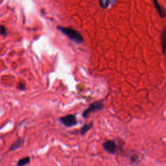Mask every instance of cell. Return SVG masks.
Here are the masks:
<instances>
[{
    "mask_svg": "<svg viewBox=\"0 0 166 166\" xmlns=\"http://www.w3.org/2000/svg\"><path fill=\"white\" fill-rule=\"evenodd\" d=\"M57 29L65 35L67 37L71 40L73 42L77 44H81L84 42V38L82 37V35L75 29H73L71 27H65L62 26L57 27Z\"/></svg>",
    "mask_w": 166,
    "mask_h": 166,
    "instance_id": "6da1fadb",
    "label": "cell"
},
{
    "mask_svg": "<svg viewBox=\"0 0 166 166\" xmlns=\"http://www.w3.org/2000/svg\"><path fill=\"white\" fill-rule=\"evenodd\" d=\"M103 107L104 105L103 104V101H95V102L90 104L89 107L82 112V116L85 118H86L88 117V116L91 113L98 112L101 110H102Z\"/></svg>",
    "mask_w": 166,
    "mask_h": 166,
    "instance_id": "7a4b0ae2",
    "label": "cell"
},
{
    "mask_svg": "<svg viewBox=\"0 0 166 166\" xmlns=\"http://www.w3.org/2000/svg\"><path fill=\"white\" fill-rule=\"evenodd\" d=\"M61 121L64 126L67 127H71L75 126L77 124V120L76 116L74 114H68L65 116L61 117L59 119Z\"/></svg>",
    "mask_w": 166,
    "mask_h": 166,
    "instance_id": "3957f363",
    "label": "cell"
},
{
    "mask_svg": "<svg viewBox=\"0 0 166 166\" xmlns=\"http://www.w3.org/2000/svg\"><path fill=\"white\" fill-rule=\"evenodd\" d=\"M104 149L110 154H116L117 151V145L114 141L107 140L103 144Z\"/></svg>",
    "mask_w": 166,
    "mask_h": 166,
    "instance_id": "277c9868",
    "label": "cell"
},
{
    "mask_svg": "<svg viewBox=\"0 0 166 166\" xmlns=\"http://www.w3.org/2000/svg\"><path fill=\"white\" fill-rule=\"evenodd\" d=\"M153 3L156 10L157 11L160 16L162 18H165L166 17V11L164 7L161 5L160 3L158 1H156V0H154Z\"/></svg>",
    "mask_w": 166,
    "mask_h": 166,
    "instance_id": "5b68a950",
    "label": "cell"
},
{
    "mask_svg": "<svg viewBox=\"0 0 166 166\" xmlns=\"http://www.w3.org/2000/svg\"><path fill=\"white\" fill-rule=\"evenodd\" d=\"M25 140L23 139L22 138H18L17 140L14 143V144L11 146L10 148H9L8 152H12V151H15L18 149H19L21 147L23 146V145L24 144Z\"/></svg>",
    "mask_w": 166,
    "mask_h": 166,
    "instance_id": "8992f818",
    "label": "cell"
},
{
    "mask_svg": "<svg viewBox=\"0 0 166 166\" xmlns=\"http://www.w3.org/2000/svg\"><path fill=\"white\" fill-rule=\"evenodd\" d=\"M99 3L101 8H103L104 9H107L109 8L110 7L114 5L115 3H116V2L110 1V0H100V1L99 2Z\"/></svg>",
    "mask_w": 166,
    "mask_h": 166,
    "instance_id": "52a82bcc",
    "label": "cell"
},
{
    "mask_svg": "<svg viewBox=\"0 0 166 166\" xmlns=\"http://www.w3.org/2000/svg\"><path fill=\"white\" fill-rule=\"evenodd\" d=\"M161 45L163 54L165 55L166 53V29H164L162 35H161Z\"/></svg>",
    "mask_w": 166,
    "mask_h": 166,
    "instance_id": "ba28073f",
    "label": "cell"
},
{
    "mask_svg": "<svg viewBox=\"0 0 166 166\" xmlns=\"http://www.w3.org/2000/svg\"><path fill=\"white\" fill-rule=\"evenodd\" d=\"M31 162V158L29 156H25L22 158H20L16 164V166H25L29 165Z\"/></svg>",
    "mask_w": 166,
    "mask_h": 166,
    "instance_id": "9c48e42d",
    "label": "cell"
},
{
    "mask_svg": "<svg viewBox=\"0 0 166 166\" xmlns=\"http://www.w3.org/2000/svg\"><path fill=\"white\" fill-rule=\"evenodd\" d=\"M93 126V123H90L88 124H85L84 125H83L81 128V134L82 135H84L89 130H90V128Z\"/></svg>",
    "mask_w": 166,
    "mask_h": 166,
    "instance_id": "30bf717a",
    "label": "cell"
},
{
    "mask_svg": "<svg viewBox=\"0 0 166 166\" xmlns=\"http://www.w3.org/2000/svg\"><path fill=\"white\" fill-rule=\"evenodd\" d=\"M0 35L6 36L7 35V29L5 26L0 25Z\"/></svg>",
    "mask_w": 166,
    "mask_h": 166,
    "instance_id": "8fae6325",
    "label": "cell"
},
{
    "mask_svg": "<svg viewBox=\"0 0 166 166\" xmlns=\"http://www.w3.org/2000/svg\"><path fill=\"white\" fill-rule=\"evenodd\" d=\"M18 88L20 90H22V91L25 90V85L23 84V83H20L19 85L18 86Z\"/></svg>",
    "mask_w": 166,
    "mask_h": 166,
    "instance_id": "7c38bea8",
    "label": "cell"
}]
</instances>
